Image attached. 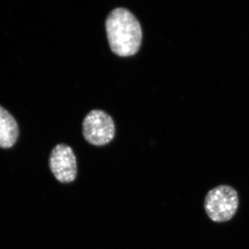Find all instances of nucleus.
Wrapping results in <instances>:
<instances>
[{"mask_svg": "<svg viewBox=\"0 0 249 249\" xmlns=\"http://www.w3.org/2000/svg\"><path fill=\"white\" fill-rule=\"evenodd\" d=\"M109 47L116 55L127 57L137 53L142 42V29L138 19L129 10L116 8L106 22Z\"/></svg>", "mask_w": 249, "mask_h": 249, "instance_id": "f257e3e1", "label": "nucleus"}, {"mask_svg": "<svg viewBox=\"0 0 249 249\" xmlns=\"http://www.w3.org/2000/svg\"><path fill=\"white\" fill-rule=\"evenodd\" d=\"M238 193L229 185H219L210 190L205 196L204 207L213 222L224 223L233 218L239 208Z\"/></svg>", "mask_w": 249, "mask_h": 249, "instance_id": "f03ea898", "label": "nucleus"}, {"mask_svg": "<svg viewBox=\"0 0 249 249\" xmlns=\"http://www.w3.org/2000/svg\"><path fill=\"white\" fill-rule=\"evenodd\" d=\"M85 140L95 146L107 145L115 137V124L112 118L102 110L95 109L85 116L83 124Z\"/></svg>", "mask_w": 249, "mask_h": 249, "instance_id": "7ed1b4c3", "label": "nucleus"}, {"mask_svg": "<svg viewBox=\"0 0 249 249\" xmlns=\"http://www.w3.org/2000/svg\"><path fill=\"white\" fill-rule=\"evenodd\" d=\"M49 168L59 182H73L78 176V164L71 147L64 143L55 145L49 157Z\"/></svg>", "mask_w": 249, "mask_h": 249, "instance_id": "20e7f679", "label": "nucleus"}, {"mask_svg": "<svg viewBox=\"0 0 249 249\" xmlns=\"http://www.w3.org/2000/svg\"><path fill=\"white\" fill-rule=\"evenodd\" d=\"M19 129L12 115L0 106V147L10 148L17 142Z\"/></svg>", "mask_w": 249, "mask_h": 249, "instance_id": "39448f33", "label": "nucleus"}]
</instances>
